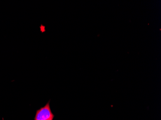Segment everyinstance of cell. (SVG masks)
I'll return each mask as SVG.
<instances>
[{"mask_svg":"<svg viewBox=\"0 0 161 120\" xmlns=\"http://www.w3.org/2000/svg\"><path fill=\"white\" fill-rule=\"evenodd\" d=\"M50 101L36 110L34 120H53L54 115L50 108Z\"/></svg>","mask_w":161,"mask_h":120,"instance_id":"1","label":"cell"}]
</instances>
